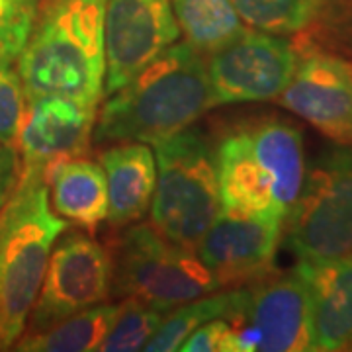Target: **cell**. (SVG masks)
Returning a JSON list of instances; mask_svg holds the SVG:
<instances>
[{"instance_id": "obj_1", "label": "cell", "mask_w": 352, "mask_h": 352, "mask_svg": "<svg viewBox=\"0 0 352 352\" xmlns=\"http://www.w3.org/2000/svg\"><path fill=\"white\" fill-rule=\"evenodd\" d=\"M212 108L206 57L186 41L173 43L110 94L96 118L92 141L153 145L194 126Z\"/></svg>"}, {"instance_id": "obj_2", "label": "cell", "mask_w": 352, "mask_h": 352, "mask_svg": "<svg viewBox=\"0 0 352 352\" xmlns=\"http://www.w3.org/2000/svg\"><path fill=\"white\" fill-rule=\"evenodd\" d=\"M106 0H39L16 59L25 98L67 96L98 106L106 80Z\"/></svg>"}, {"instance_id": "obj_3", "label": "cell", "mask_w": 352, "mask_h": 352, "mask_svg": "<svg viewBox=\"0 0 352 352\" xmlns=\"http://www.w3.org/2000/svg\"><path fill=\"white\" fill-rule=\"evenodd\" d=\"M65 229L69 223L51 210L43 175L20 170L0 208V351L24 335L51 247Z\"/></svg>"}, {"instance_id": "obj_4", "label": "cell", "mask_w": 352, "mask_h": 352, "mask_svg": "<svg viewBox=\"0 0 352 352\" xmlns=\"http://www.w3.org/2000/svg\"><path fill=\"white\" fill-rule=\"evenodd\" d=\"M157 184L151 226L176 245L196 251L221 212L214 151L198 129H182L153 143Z\"/></svg>"}, {"instance_id": "obj_5", "label": "cell", "mask_w": 352, "mask_h": 352, "mask_svg": "<svg viewBox=\"0 0 352 352\" xmlns=\"http://www.w3.org/2000/svg\"><path fill=\"white\" fill-rule=\"evenodd\" d=\"M110 261L112 296L135 298L161 314L217 292L196 251L166 239L151 223H131L122 231Z\"/></svg>"}, {"instance_id": "obj_6", "label": "cell", "mask_w": 352, "mask_h": 352, "mask_svg": "<svg viewBox=\"0 0 352 352\" xmlns=\"http://www.w3.org/2000/svg\"><path fill=\"white\" fill-rule=\"evenodd\" d=\"M282 237L300 261L352 252V145L325 151L305 170Z\"/></svg>"}, {"instance_id": "obj_7", "label": "cell", "mask_w": 352, "mask_h": 352, "mask_svg": "<svg viewBox=\"0 0 352 352\" xmlns=\"http://www.w3.org/2000/svg\"><path fill=\"white\" fill-rule=\"evenodd\" d=\"M112 296L110 251L82 229L61 233L53 243L28 331L47 329L69 315L106 303Z\"/></svg>"}, {"instance_id": "obj_8", "label": "cell", "mask_w": 352, "mask_h": 352, "mask_svg": "<svg viewBox=\"0 0 352 352\" xmlns=\"http://www.w3.org/2000/svg\"><path fill=\"white\" fill-rule=\"evenodd\" d=\"M239 352L314 351L311 303L298 270L261 278L245 286L243 309L231 321Z\"/></svg>"}, {"instance_id": "obj_9", "label": "cell", "mask_w": 352, "mask_h": 352, "mask_svg": "<svg viewBox=\"0 0 352 352\" xmlns=\"http://www.w3.org/2000/svg\"><path fill=\"white\" fill-rule=\"evenodd\" d=\"M298 57L288 39L245 28L237 38L206 55L215 106L274 100L292 80Z\"/></svg>"}, {"instance_id": "obj_10", "label": "cell", "mask_w": 352, "mask_h": 352, "mask_svg": "<svg viewBox=\"0 0 352 352\" xmlns=\"http://www.w3.org/2000/svg\"><path fill=\"white\" fill-rule=\"evenodd\" d=\"M180 36L173 0H106V80L113 94Z\"/></svg>"}, {"instance_id": "obj_11", "label": "cell", "mask_w": 352, "mask_h": 352, "mask_svg": "<svg viewBox=\"0 0 352 352\" xmlns=\"http://www.w3.org/2000/svg\"><path fill=\"white\" fill-rule=\"evenodd\" d=\"M282 229V221L221 210L201 237L196 254L217 289L249 286L274 270Z\"/></svg>"}, {"instance_id": "obj_12", "label": "cell", "mask_w": 352, "mask_h": 352, "mask_svg": "<svg viewBox=\"0 0 352 352\" xmlns=\"http://www.w3.org/2000/svg\"><path fill=\"white\" fill-rule=\"evenodd\" d=\"M98 118V106L47 94L28 98L16 141L22 173H45L53 164L87 157Z\"/></svg>"}, {"instance_id": "obj_13", "label": "cell", "mask_w": 352, "mask_h": 352, "mask_svg": "<svg viewBox=\"0 0 352 352\" xmlns=\"http://www.w3.org/2000/svg\"><path fill=\"white\" fill-rule=\"evenodd\" d=\"M278 102L337 145H352V59L327 51L298 57Z\"/></svg>"}, {"instance_id": "obj_14", "label": "cell", "mask_w": 352, "mask_h": 352, "mask_svg": "<svg viewBox=\"0 0 352 352\" xmlns=\"http://www.w3.org/2000/svg\"><path fill=\"white\" fill-rule=\"evenodd\" d=\"M221 210L258 219H286L272 176L252 151L243 126L226 131L214 151Z\"/></svg>"}, {"instance_id": "obj_15", "label": "cell", "mask_w": 352, "mask_h": 352, "mask_svg": "<svg viewBox=\"0 0 352 352\" xmlns=\"http://www.w3.org/2000/svg\"><path fill=\"white\" fill-rule=\"evenodd\" d=\"M311 303L314 351H342L352 342V252L300 261Z\"/></svg>"}, {"instance_id": "obj_16", "label": "cell", "mask_w": 352, "mask_h": 352, "mask_svg": "<svg viewBox=\"0 0 352 352\" xmlns=\"http://www.w3.org/2000/svg\"><path fill=\"white\" fill-rule=\"evenodd\" d=\"M108 184V217L112 229L138 223L151 208L157 161L147 143H113L100 153Z\"/></svg>"}, {"instance_id": "obj_17", "label": "cell", "mask_w": 352, "mask_h": 352, "mask_svg": "<svg viewBox=\"0 0 352 352\" xmlns=\"http://www.w3.org/2000/svg\"><path fill=\"white\" fill-rule=\"evenodd\" d=\"M53 210L67 223L94 235L108 217V184L102 164L73 157L45 173Z\"/></svg>"}, {"instance_id": "obj_18", "label": "cell", "mask_w": 352, "mask_h": 352, "mask_svg": "<svg viewBox=\"0 0 352 352\" xmlns=\"http://www.w3.org/2000/svg\"><path fill=\"white\" fill-rule=\"evenodd\" d=\"M252 151L272 176L286 215L296 204L305 176V155L300 127L282 118H258L241 124Z\"/></svg>"}, {"instance_id": "obj_19", "label": "cell", "mask_w": 352, "mask_h": 352, "mask_svg": "<svg viewBox=\"0 0 352 352\" xmlns=\"http://www.w3.org/2000/svg\"><path fill=\"white\" fill-rule=\"evenodd\" d=\"M118 303H98L69 315L59 323L41 331H24L14 344L22 352H87L100 351L112 327Z\"/></svg>"}, {"instance_id": "obj_20", "label": "cell", "mask_w": 352, "mask_h": 352, "mask_svg": "<svg viewBox=\"0 0 352 352\" xmlns=\"http://www.w3.org/2000/svg\"><path fill=\"white\" fill-rule=\"evenodd\" d=\"M173 10L184 41L204 57L245 30L231 0H173Z\"/></svg>"}, {"instance_id": "obj_21", "label": "cell", "mask_w": 352, "mask_h": 352, "mask_svg": "<svg viewBox=\"0 0 352 352\" xmlns=\"http://www.w3.org/2000/svg\"><path fill=\"white\" fill-rule=\"evenodd\" d=\"M245 303V286L241 288H229L219 294H208L198 300L182 303L168 314L163 315V321L147 342V352H170L178 351L184 339L190 333L201 327L204 323L212 319H227L231 321L239 314Z\"/></svg>"}, {"instance_id": "obj_22", "label": "cell", "mask_w": 352, "mask_h": 352, "mask_svg": "<svg viewBox=\"0 0 352 352\" xmlns=\"http://www.w3.org/2000/svg\"><path fill=\"white\" fill-rule=\"evenodd\" d=\"M243 24L276 36L305 34L327 0H231Z\"/></svg>"}, {"instance_id": "obj_23", "label": "cell", "mask_w": 352, "mask_h": 352, "mask_svg": "<svg viewBox=\"0 0 352 352\" xmlns=\"http://www.w3.org/2000/svg\"><path fill=\"white\" fill-rule=\"evenodd\" d=\"M161 311L135 298H122L118 311L100 351L106 352H135L145 351L163 321Z\"/></svg>"}, {"instance_id": "obj_24", "label": "cell", "mask_w": 352, "mask_h": 352, "mask_svg": "<svg viewBox=\"0 0 352 352\" xmlns=\"http://www.w3.org/2000/svg\"><path fill=\"white\" fill-rule=\"evenodd\" d=\"M25 90L14 61L0 57V145L16 147L25 112Z\"/></svg>"}, {"instance_id": "obj_25", "label": "cell", "mask_w": 352, "mask_h": 352, "mask_svg": "<svg viewBox=\"0 0 352 352\" xmlns=\"http://www.w3.org/2000/svg\"><path fill=\"white\" fill-rule=\"evenodd\" d=\"M39 0H0V57L16 61L36 24Z\"/></svg>"}, {"instance_id": "obj_26", "label": "cell", "mask_w": 352, "mask_h": 352, "mask_svg": "<svg viewBox=\"0 0 352 352\" xmlns=\"http://www.w3.org/2000/svg\"><path fill=\"white\" fill-rule=\"evenodd\" d=\"M178 351L184 352H239L235 329L227 319H212L190 333Z\"/></svg>"}, {"instance_id": "obj_27", "label": "cell", "mask_w": 352, "mask_h": 352, "mask_svg": "<svg viewBox=\"0 0 352 352\" xmlns=\"http://www.w3.org/2000/svg\"><path fill=\"white\" fill-rule=\"evenodd\" d=\"M20 173V159L16 147L0 145V208L8 200Z\"/></svg>"}]
</instances>
